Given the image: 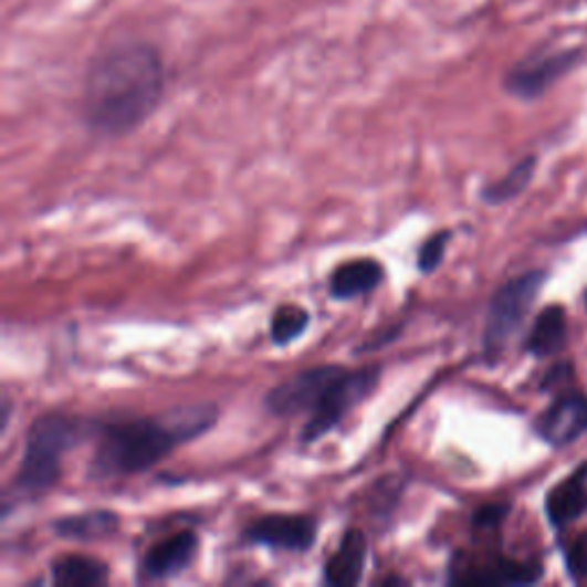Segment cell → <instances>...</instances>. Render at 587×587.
Wrapping results in <instances>:
<instances>
[{"label": "cell", "instance_id": "1", "mask_svg": "<svg viewBox=\"0 0 587 587\" xmlns=\"http://www.w3.org/2000/svg\"><path fill=\"white\" fill-rule=\"evenodd\" d=\"M166 95L161 51L127 40L99 51L83 78V122L104 138H125L140 129Z\"/></svg>", "mask_w": 587, "mask_h": 587}, {"label": "cell", "instance_id": "2", "mask_svg": "<svg viewBox=\"0 0 587 587\" xmlns=\"http://www.w3.org/2000/svg\"><path fill=\"white\" fill-rule=\"evenodd\" d=\"M216 420H219V407L189 405L168 409L159 416L99 427L87 475L90 480L140 475L170 457L177 448L205 437L216 427Z\"/></svg>", "mask_w": 587, "mask_h": 587}, {"label": "cell", "instance_id": "3", "mask_svg": "<svg viewBox=\"0 0 587 587\" xmlns=\"http://www.w3.org/2000/svg\"><path fill=\"white\" fill-rule=\"evenodd\" d=\"M97 429L99 427H90L81 418L67 413H46L38 418L25 434L14 489L21 496H42L51 491L63 475L65 457Z\"/></svg>", "mask_w": 587, "mask_h": 587}, {"label": "cell", "instance_id": "4", "mask_svg": "<svg viewBox=\"0 0 587 587\" xmlns=\"http://www.w3.org/2000/svg\"><path fill=\"white\" fill-rule=\"evenodd\" d=\"M546 283L544 271H531L512 277L493 294L484 324V354L493 360L503 354L510 339L533 311L537 294Z\"/></svg>", "mask_w": 587, "mask_h": 587}, {"label": "cell", "instance_id": "5", "mask_svg": "<svg viewBox=\"0 0 587 587\" xmlns=\"http://www.w3.org/2000/svg\"><path fill=\"white\" fill-rule=\"evenodd\" d=\"M381 379V367L379 365H367L360 369H343L333 386L326 390L317 409L307 418L303 431H301V443H317L326 434H331L333 429L339 427L360 401H365L373 395L379 386Z\"/></svg>", "mask_w": 587, "mask_h": 587}, {"label": "cell", "instance_id": "6", "mask_svg": "<svg viewBox=\"0 0 587 587\" xmlns=\"http://www.w3.org/2000/svg\"><path fill=\"white\" fill-rule=\"evenodd\" d=\"M343 365L305 367L264 395V409L275 418L313 413L333 381L343 375Z\"/></svg>", "mask_w": 587, "mask_h": 587}, {"label": "cell", "instance_id": "7", "mask_svg": "<svg viewBox=\"0 0 587 587\" xmlns=\"http://www.w3.org/2000/svg\"><path fill=\"white\" fill-rule=\"evenodd\" d=\"M319 523L305 514H266L243 528V544L264 546L271 551L305 553L317 542Z\"/></svg>", "mask_w": 587, "mask_h": 587}, {"label": "cell", "instance_id": "8", "mask_svg": "<svg viewBox=\"0 0 587 587\" xmlns=\"http://www.w3.org/2000/svg\"><path fill=\"white\" fill-rule=\"evenodd\" d=\"M578 51H553V53H535L531 57L516 63L505 76V90L512 97L533 102L542 97L548 87H553L563 76H567L576 63Z\"/></svg>", "mask_w": 587, "mask_h": 587}, {"label": "cell", "instance_id": "9", "mask_svg": "<svg viewBox=\"0 0 587 587\" xmlns=\"http://www.w3.org/2000/svg\"><path fill=\"white\" fill-rule=\"evenodd\" d=\"M198 548H200V537L191 531H181L157 542L145 553V558L140 563L138 569L140 580L159 583L184 574L198 558Z\"/></svg>", "mask_w": 587, "mask_h": 587}, {"label": "cell", "instance_id": "10", "mask_svg": "<svg viewBox=\"0 0 587 587\" xmlns=\"http://www.w3.org/2000/svg\"><path fill=\"white\" fill-rule=\"evenodd\" d=\"M585 431H587L585 395H563L560 399H555L537 420V434L555 448L578 441Z\"/></svg>", "mask_w": 587, "mask_h": 587}, {"label": "cell", "instance_id": "11", "mask_svg": "<svg viewBox=\"0 0 587 587\" xmlns=\"http://www.w3.org/2000/svg\"><path fill=\"white\" fill-rule=\"evenodd\" d=\"M367 560V539L358 528L345 531L337 551L324 563V583L337 587L358 585Z\"/></svg>", "mask_w": 587, "mask_h": 587}, {"label": "cell", "instance_id": "12", "mask_svg": "<svg viewBox=\"0 0 587 587\" xmlns=\"http://www.w3.org/2000/svg\"><path fill=\"white\" fill-rule=\"evenodd\" d=\"M384 277H386V271L381 262L369 260V258L352 260L333 271L328 292L335 301L360 298L365 294H373L384 283Z\"/></svg>", "mask_w": 587, "mask_h": 587}, {"label": "cell", "instance_id": "13", "mask_svg": "<svg viewBox=\"0 0 587 587\" xmlns=\"http://www.w3.org/2000/svg\"><path fill=\"white\" fill-rule=\"evenodd\" d=\"M587 510V463L576 471L572 478L553 486L546 499V514L553 525L565 528V525L580 518Z\"/></svg>", "mask_w": 587, "mask_h": 587}, {"label": "cell", "instance_id": "14", "mask_svg": "<svg viewBox=\"0 0 587 587\" xmlns=\"http://www.w3.org/2000/svg\"><path fill=\"white\" fill-rule=\"evenodd\" d=\"M119 528V516L111 510H92L63 516L53 523V533L72 542H99L108 539Z\"/></svg>", "mask_w": 587, "mask_h": 587}, {"label": "cell", "instance_id": "15", "mask_svg": "<svg viewBox=\"0 0 587 587\" xmlns=\"http://www.w3.org/2000/svg\"><path fill=\"white\" fill-rule=\"evenodd\" d=\"M542 576V567L533 563H514V560H499L496 565H489L484 569H471L469 574L450 576V583L461 585H531L537 583Z\"/></svg>", "mask_w": 587, "mask_h": 587}, {"label": "cell", "instance_id": "16", "mask_svg": "<svg viewBox=\"0 0 587 587\" xmlns=\"http://www.w3.org/2000/svg\"><path fill=\"white\" fill-rule=\"evenodd\" d=\"M567 339V313L563 305H548L546 311L535 319L528 339H525V349L533 356L544 358L560 352Z\"/></svg>", "mask_w": 587, "mask_h": 587}, {"label": "cell", "instance_id": "17", "mask_svg": "<svg viewBox=\"0 0 587 587\" xmlns=\"http://www.w3.org/2000/svg\"><path fill=\"white\" fill-rule=\"evenodd\" d=\"M108 565L92 558V555H63L51 565V578L55 585L97 587L108 583Z\"/></svg>", "mask_w": 587, "mask_h": 587}, {"label": "cell", "instance_id": "18", "mask_svg": "<svg viewBox=\"0 0 587 587\" xmlns=\"http://www.w3.org/2000/svg\"><path fill=\"white\" fill-rule=\"evenodd\" d=\"M535 170H537V159L535 157L518 161L505 177H501L499 181H493V184H489V187L482 189V193H480L482 202H486V205H505V202L518 198L525 189L531 187Z\"/></svg>", "mask_w": 587, "mask_h": 587}, {"label": "cell", "instance_id": "19", "mask_svg": "<svg viewBox=\"0 0 587 587\" xmlns=\"http://www.w3.org/2000/svg\"><path fill=\"white\" fill-rule=\"evenodd\" d=\"M311 326V313L305 311L301 305L294 303H285V305H277L273 315H271V324H269V335H271V343L275 347H287L307 331Z\"/></svg>", "mask_w": 587, "mask_h": 587}, {"label": "cell", "instance_id": "20", "mask_svg": "<svg viewBox=\"0 0 587 587\" xmlns=\"http://www.w3.org/2000/svg\"><path fill=\"white\" fill-rule=\"evenodd\" d=\"M450 239H452V232L450 230H441L437 234H431L418 251V271L424 273V275H431L434 273L443 260H446V251L450 245Z\"/></svg>", "mask_w": 587, "mask_h": 587}, {"label": "cell", "instance_id": "21", "mask_svg": "<svg viewBox=\"0 0 587 587\" xmlns=\"http://www.w3.org/2000/svg\"><path fill=\"white\" fill-rule=\"evenodd\" d=\"M567 565L574 578L587 576V535L578 537L567 551Z\"/></svg>", "mask_w": 587, "mask_h": 587}, {"label": "cell", "instance_id": "22", "mask_svg": "<svg viewBox=\"0 0 587 587\" xmlns=\"http://www.w3.org/2000/svg\"><path fill=\"white\" fill-rule=\"evenodd\" d=\"M507 512H510V505H505V503L484 505V507H480V510L475 512L473 523L478 525V528H496L499 523L505 521Z\"/></svg>", "mask_w": 587, "mask_h": 587}]
</instances>
